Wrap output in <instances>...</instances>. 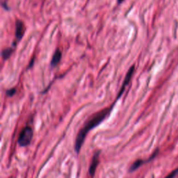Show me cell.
<instances>
[{
  "mask_svg": "<svg viewBox=\"0 0 178 178\" xmlns=\"http://www.w3.org/2000/svg\"><path fill=\"white\" fill-rule=\"evenodd\" d=\"M130 80L129 79H125L124 80L123 84H122L121 90L120 91V93L118 95L117 98H116V101L113 103L112 105H111V107H109V108H105L104 109L101 110L99 112L95 113L93 116H91L90 118L86 122V123L84 124V125L83 126L82 128L81 129V130L79 132L78 134H77L76 141H75V151H76L77 153H79L81 149V146H82L83 141H84L85 138H86V135H87L88 132L89 131H91L92 129L95 128V127L98 126L102 121L105 120V119L109 116L110 113L112 111L113 107H114L116 102L118 101V100L120 97V96L122 95V94L123 93L124 91H125L126 86L130 83Z\"/></svg>",
  "mask_w": 178,
  "mask_h": 178,
  "instance_id": "1",
  "label": "cell"
},
{
  "mask_svg": "<svg viewBox=\"0 0 178 178\" xmlns=\"http://www.w3.org/2000/svg\"><path fill=\"white\" fill-rule=\"evenodd\" d=\"M33 130L30 127H26L21 131L18 137V143L20 146L25 147L30 144L33 138Z\"/></svg>",
  "mask_w": 178,
  "mask_h": 178,
  "instance_id": "2",
  "label": "cell"
},
{
  "mask_svg": "<svg viewBox=\"0 0 178 178\" xmlns=\"http://www.w3.org/2000/svg\"><path fill=\"white\" fill-rule=\"evenodd\" d=\"M25 32V26L24 23L20 20H17L15 21V40L14 41L13 43V48H15V47L16 46L17 43L19 42L21 40V39L22 38L23 36H24Z\"/></svg>",
  "mask_w": 178,
  "mask_h": 178,
  "instance_id": "3",
  "label": "cell"
},
{
  "mask_svg": "<svg viewBox=\"0 0 178 178\" xmlns=\"http://www.w3.org/2000/svg\"><path fill=\"white\" fill-rule=\"evenodd\" d=\"M100 151H97L95 152V154H94L93 157L92 161H91V165H90V168H89V174L91 177L94 175L95 174L96 168H97V165L99 163V161H100Z\"/></svg>",
  "mask_w": 178,
  "mask_h": 178,
  "instance_id": "4",
  "label": "cell"
},
{
  "mask_svg": "<svg viewBox=\"0 0 178 178\" xmlns=\"http://www.w3.org/2000/svg\"><path fill=\"white\" fill-rule=\"evenodd\" d=\"M61 56H62V53H61V52L60 51L59 49H57V50L55 51L54 54L52 59L51 61V66H52V67H54V66H56L58 64H59L60 61H61Z\"/></svg>",
  "mask_w": 178,
  "mask_h": 178,
  "instance_id": "5",
  "label": "cell"
},
{
  "mask_svg": "<svg viewBox=\"0 0 178 178\" xmlns=\"http://www.w3.org/2000/svg\"><path fill=\"white\" fill-rule=\"evenodd\" d=\"M146 161L141 160V159L136 161H135L134 163L133 164H132V166H131L130 170H129V171H130V172H133V171H136L137 168H139V167L141 166V165H143V163H144Z\"/></svg>",
  "mask_w": 178,
  "mask_h": 178,
  "instance_id": "6",
  "label": "cell"
},
{
  "mask_svg": "<svg viewBox=\"0 0 178 178\" xmlns=\"http://www.w3.org/2000/svg\"><path fill=\"white\" fill-rule=\"evenodd\" d=\"M14 50V48H9L4 49L2 51V57L4 58V59H8L11 56V55L12 54Z\"/></svg>",
  "mask_w": 178,
  "mask_h": 178,
  "instance_id": "7",
  "label": "cell"
},
{
  "mask_svg": "<svg viewBox=\"0 0 178 178\" xmlns=\"http://www.w3.org/2000/svg\"><path fill=\"white\" fill-rule=\"evenodd\" d=\"M15 93H16V89H15V88H13V89L7 90V91H6V95L9 96V97H11V96L14 95Z\"/></svg>",
  "mask_w": 178,
  "mask_h": 178,
  "instance_id": "8",
  "label": "cell"
},
{
  "mask_svg": "<svg viewBox=\"0 0 178 178\" xmlns=\"http://www.w3.org/2000/svg\"><path fill=\"white\" fill-rule=\"evenodd\" d=\"M177 175H178V168L175 169V171H173L172 173H170V174L168 175V176H166L165 178H175V177Z\"/></svg>",
  "mask_w": 178,
  "mask_h": 178,
  "instance_id": "9",
  "label": "cell"
},
{
  "mask_svg": "<svg viewBox=\"0 0 178 178\" xmlns=\"http://www.w3.org/2000/svg\"><path fill=\"white\" fill-rule=\"evenodd\" d=\"M122 1H123V0H118V4H120Z\"/></svg>",
  "mask_w": 178,
  "mask_h": 178,
  "instance_id": "10",
  "label": "cell"
}]
</instances>
